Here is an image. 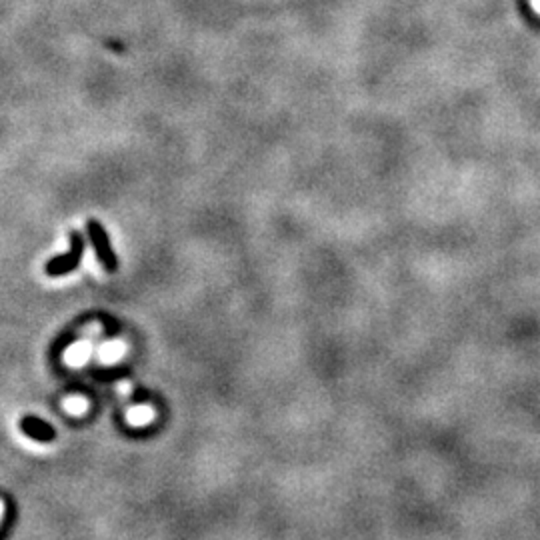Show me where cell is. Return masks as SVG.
Wrapping results in <instances>:
<instances>
[{
  "label": "cell",
  "instance_id": "6da1fadb",
  "mask_svg": "<svg viewBox=\"0 0 540 540\" xmlns=\"http://www.w3.org/2000/svg\"><path fill=\"white\" fill-rule=\"evenodd\" d=\"M86 233H89V240H91V244H93L100 266H102L106 272L115 274L118 270V257L117 253H115V248H113V242H110V238H108L106 228H104L96 218H89V220H86Z\"/></svg>",
  "mask_w": 540,
  "mask_h": 540
},
{
  "label": "cell",
  "instance_id": "7a4b0ae2",
  "mask_svg": "<svg viewBox=\"0 0 540 540\" xmlns=\"http://www.w3.org/2000/svg\"><path fill=\"white\" fill-rule=\"evenodd\" d=\"M84 257V238L78 231H72L71 233V248L67 255H60V257H54L47 262L45 266V272H47L50 279H58V277H67L74 272Z\"/></svg>",
  "mask_w": 540,
  "mask_h": 540
},
{
  "label": "cell",
  "instance_id": "3957f363",
  "mask_svg": "<svg viewBox=\"0 0 540 540\" xmlns=\"http://www.w3.org/2000/svg\"><path fill=\"white\" fill-rule=\"evenodd\" d=\"M21 432L34 443H52L56 438V430L52 424L36 416H24L21 421Z\"/></svg>",
  "mask_w": 540,
  "mask_h": 540
},
{
  "label": "cell",
  "instance_id": "277c9868",
  "mask_svg": "<svg viewBox=\"0 0 540 540\" xmlns=\"http://www.w3.org/2000/svg\"><path fill=\"white\" fill-rule=\"evenodd\" d=\"M84 356H86V349H84V347H76V351H72V353L69 354L71 360H80V358H84Z\"/></svg>",
  "mask_w": 540,
  "mask_h": 540
},
{
  "label": "cell",
  "instance_id": "5b68a950",
  "mask_svg": "<svg viewBox=\"0 0 540 540\" xmlns=\"http://www.w3.org/2000/svg\"><path fill=\"white\" fill-rule=\"evenodd\" d=\"M67 406H69V408H80V406H82V402H80V400H72V402H67Z\"/></svg>",
  "mask_w": 540,
  "mask_h": 540
},
{
  "label": "cell",
  "instance_id": "8992f818",
  "mask_svg": "<svg viewBox=\"0 0 540 540\" xmlns=\"http://www.w3.org/2000/svg\"><path fill=\"white\" fill-rule=\"evenodd\" d=\"M0 515H2V504H0Z\"/></svg>",
  "mask_w": 540,
  "mask_h": 540
}]
</instances>
